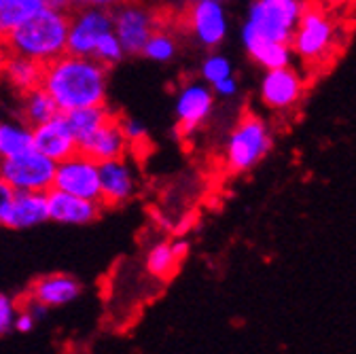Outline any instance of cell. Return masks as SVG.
<instances>
[{"label":"cell","instance_id":"6da1fadb","mask_svg":"<svg viewBox=\"0 0 356 354\" xmlns=\"http://www.w3.org/2000/svg\"><path fill=\"white\" fill-rule=\"evenodd\" d=\"M42 87L54 98L60 113L106 106L108 66L87 56L66 54L44 66Z\"/></svg>","mask_w":356,"mask_h":354},{"label":"cell","instance_id":"7a4b0ae2","mask_svg":"<svg viewBox=\"0 0 356 354\" xmlns=\"http://www.w3.org/2000/svg\"><path fill=\"white\" fill-rule=\"evenodd\" d=\"M335 19L337 17L323 5V0L305 3L291 47L309 70L321 72L337 60L341 28Z\"/></svg>","mask_w":356,"mask_h":354},{"label":"cell","instance_id":"3957f363","mask_svg":"<svg viewBox=\"0 0 356 354\" xmlns=\"http://www.w3.org/2000/svg\"><path fill=\"white\" fill-rule=\"evenodd\" d=\"M70 13L42 9L19 26L5 42L9 54H17L40 64H51L68 54Z\"/></svg>","mask_w":356,"mask_h":354},{"label":"cell","instance_id":"277c9868","mask_svg":"<svg viewBox=\"0 0 356 354\" xmlns=\"http://www.w3.org/2000/svg\"><path fill=\"white\" fill-rule=\"evenodd\" d=\"M267 149H270V134H267L263 119L257 113L244 108L227 140L225 172L232 176H238L250 170L254 163L263 159Z\"/></svg>","mask_w":356,"mask_h":354},{"label":"cell","instance_id":"5b68a950","mask_svg":"<svg viewBox=\"0 0 356 354\" xmlns=\"http://www.w3.org/2000/svg\"><path fill=\"white\" fill-rule=\"evenodd\" d=\"M303 7V0H257L244 28V38L259 36L291 45Z\"/></svg>","mask_w":356,"mask_h":354},{"label":"cell","instance_id":"8992f818","mask_svg":"<svg viewBox=\"0 0 356 354\" xmlns=\"http://www.w3.org/2000/svg\"><path fill=\"white\" fill-rule=\"evenodd\" d=\"M115 22V34L119 36L125 54H143L147 42L157 30H168V22L174 24V19H168V13L161 11H149L140 7L136 0H127L113 13Z\"/></svg>","mask_w":356,"mask_h":354},{"label":"cell","instance_id":"52a82bcc","mask_svg":"<svg viewBox=\"0 0 356 354\" xmlns=\"http://www.w3.org/2000/svg\"><path fill=\"white\" fill-rule=\"evenodd\" d=\"M58 161L32 149L17 157L0 159V176L13 191H38L49 193L54 189Z\"/></svg>","mask_w":356,"mask_h":354},{"label":"cell","instance_id":"ba28073f","mask_svg":"<svg viewBox=\"0 0 356 354\" xmlns=\"http://www.w3.org/2000/svg\"><path fill=\"white\" fill-rule=\"evenodd\" d=\"M54 189L102 202V181H100V163L81 151L70 155L64 161H58Z\"/></svg>","mask_w":356,"mask_h":354},{"label":"cell","instance_id":"9c48e42d","mask_svg":"<svg viewBox=\"0 0 356 354\" xmlns=\"http://www.w3.org/2000/svg\"><path fill=\"white\" fill-rule=\"evenodd\" d=\"M113 30L115 22L108 9H76L70 13L68 54L92 58L100 38Z\"/></svg>","mask_w":356,"mask_h":354},{"label":"cell","instance_id":"30bf717a","mask_svg":"<svg viewBox=\"0 0 356 354\" xmlns=\"http://www.w3.org/2000/svg\"><path fill=\"white\" fill-rule=\"evenodd\" d=\"M129 140L123 127V119L113 113L102 127H98L92 136L79 145V151L87 157H92L98 163L113 161V159H125L129 151Z\"/></svg>","mask_w":356,"mask_h":354},{"label":"cell","instance_id":"8fae6325","mask_svg":"<svg viewBox=\"0 0 356 354\" xmlns=\"http://www.w3.org/2000/svg\"><path fill=\"white\" fill-rule=\"evenodd\" d=\"M34 149L51 157L54 161H64L79 153V143L64 113H58L40 125H34Z\"/></svg>","mask_w":356,"mask_h":354},{"label":"cell","instance_id":"7c38bea8","mask_svg":"<svg viewBox=\"0 0 356 354\" xmlns=\"http://www.w3.org/2000/svg\"><path fill=\"white\" fill-rule=\"evenodd\" d=\"M49 218V198L47 193L38 191H15L11 198V204L5 214L3 227L7 230H32L42 223H47Z\"/></svg>","mask_w":356,"mask_h":354},{"label":"cell","instance_id":"4fadbf2b","mask_svg":"<svg viewBox=\"0 0 356 354\" xmlns=\"http://www.w3.org/2000/svg\"><path fill=\"white\" fill-rule=\"evenodd\" d=\"M185 30L193 32L206 47H216L225 36V13L218 3H200L189 5V9L178 17Z\"/></svg>","mask_w":356,"mask_h":354},{"label":"cell","instance_id":"5bb4252c","mask_svg":"<svg viewBox=\"0 0 356 354\" xmlns=\"http://www.w3.org/2000/svg\"><path fill=\"white\" fill-rule=\"evenodd\" d=\"M301 96H303V81L289 66L270 70L265 74L261 85V98L265 106H270L274 111H286L295 106Z\"/></svg>","mask_w":356,"mask_h":354},{"label":"cell","instance_id":"9a60e30c","mask_svg":"<svg viewBox=\"0 0 356 354\" xmlns=\"http://www.w3.org/2000/svg\"><path fill=\"white\" fill-rule=\"evenodd\" d=\"M49 198V218L62 225H87L96 220L102 212V202L85 200L60 189H51Z\"/></svg>","mask_w":356,"mask_h":354},{"label":"cell","instance_id":"2e32d148","mask_svg":"<svg viewBox=\"0 0 356 354\" xmlns=\"http://www.w3.org/2000/svg\"><path fill=\"white\" fill-rule=\"evenodd\" d=\"M212 108V94L202 85H191L178 98V121H176V136L189 138L193 131L202 125Z\"/></svg>","mask_w":356,"mask_h":354},{"label":"cell","instance_id":"e0dca14e","mask_svg":"<svg viewBox=\"0 0 356 354\" xmlns=\"http://www.w3.org/2000/svg\"><path fill=\"white\" fill-rule=\"evenodd\" d=\"M81 291H83V287L74 276L56 272V274H44V276L36 278L30 284L28 297L44 303L47 307H60V305L72 303L81 295Z\"/></svg>","mask_w":356,"mask_h":354},{"label":"cell","instance_id":"ac0fdd59","mask_svg":"<svg viewBox=\"0 0 356 354\" xmlns=\"http://www.w3.org/2000/svg\"><path fill=\"white\" fill-rule=\"evenodd\" d=\"M100 181H102L104 206H121L136 191L131 170L125 163V159H113L100 163Z\"/></svg>","mask_w":356,"mask_h":354},{"label":"cell","instance_id":"d6986e66","mask_svg":"<svg viewBox=\"0 0 356 354\" xmlns=\"http://www.w3.org/2000/svg\"><path fill=\"white\" fill-rule=\"evenodd\" d=\"M42 77H44V64L24 58V56H17V54L7 56L3 81H7V85L17 96L28 94V92L36 90V87H40Z\"/></svg>","mask_w":356,"mask_h":354},{"label":"cell","instance_id":"ffe728a7","mask_svg":"<svg viewBox=\"0 0 356 354\" xmlns=\"http://www.w3.org/2000/svg\"><path fill=\"white\" fill-rule=\"evenodd\" d=\"M34 149V127L22 117L17 121H0V159L17 157Z\"/></svg>","mask_w":356,"mask_h":354},{"label":"cell","instance_id":"44dd1931","mask_svg":"<svg viewBox=\"0 0 356 354\" xmlns=\"http://www.w3.org/2000/svg\"><path fill=\"white\" fill-rule=\"evenodd\" d=\"M42 9V0H0V42H7L19 26Z\"/></svg>","mask_w":356,"mask_h":354},{"label":"cell","instance_id":"7402d4cb","mask_svg":"<svg viewBox=\"0 0 356 354\" xmlns=\"http://www.w3.org/2000/svg\"><path fill=\"white\" fill-rule=\"evenodd\" d=\"M58 113H60L58 104L54 102V98L47 94V90H44L42 85L36 87V90H32V92H28V94L19 96V115L32 127L49 121Z\"/></svg>","mask_w":356,"mask_h":354},{"label":"cell","instance_id":"603a6c76","mask_svg":"<svg viewBox=\"0 0 356 354\" xmlns=\"http://www.w3.org/2000/svg\"><path fill=\"white\" fill-rule=\"evenodd\" d=\"M246 47L250 58L261 64L267 70H276L282 66H289V54H291V45H284V42H276V40H267V38H259V36H248Z\"/></svg>","mask_w":356,"mask_h":354},{"label":"cell","instance_id":"cb8c5ba5","mask_svg":"<svg viewBox=\"0 0 356 354\" xmlns=\"http://www.w3.org/2000/svg\"><path fill=\"white\" fill-rule=\"evenodd\" d=\"M64 115L76 143L81 145L83 140L92 136L98 127L104 125V121L113 115V111H108V106H89V108H79V111H70Z\"/></svg>","mask_w":356,"mask_h":354},{"label":"cell","instance_id":"d4e9b609","mask_svg":"<svg viewBox=\"0 0 356 354\" xmlns=\"http://www.w3.org/2000/svg\"><path fill=\"white\" fill-rule=\"evenodd\" d=\"M178 263H181V259L176 257L174 252V246L172 242H161L157 246H153L149 252H147V272L153 276V278H159V280H170L178 268Z\"/></svg>","mask_w":356,"mask_h":354},{"label":"cell","instance_id":"484cf974","mask_svg":"<svg viewBox=\"0 0 356 354\" xmlns=\"http://www.w3.org/2000/svg\"><path fill=\"white\" fill-rule=\"evenodd\" d=\"M123 54H125V49H123V45H121V40H119V36L115 34V30L113 32H108V34H104L102 38H100V42L96 45V51H94V60H98V62H102L104 66H113V64H117L121 58H123Z\"/></svg>","mask_w":356,"mask_h":354},{"label":"cell","instance_id":"4316f807","mask_svg":"<svg viewBox=\"0 0 356 354\" xmlns=\"http://www.w3.org/2000/svg\"><path fill=\"white\" fill-rule=\"evenodd\" d=\"M174 51H176V45H174V38L168 34V30H157L147 42L143 56L157 60V62H165L174 56Z\"/></svg>","mask_w":356,"mask_h":354},{"label":"cell","instance_id":"83f0119b","mask_svg":"<svg viewBox=\"0 0 356 354\" xmlns=\"http://www.w3.org/2000/svg\"><path fill=\"white\" fill-rule=\"evenodd\" d=\"M17 314H19L17 303L9 295L0 293V337L9 335L11 331H15V319H17Z\"/></svg>","mask_w":356,"mask_h":354},{"label":"cell","instance_id":"f1b7e54d","mask_svg":"<svg viewBox=\"0 0 356 354\" xmlns=\"http://www.w3.org/2000/svg\"><path fill=\"white\" fill-rule=\"evenodd\" d=\"M229 74H232V68H229V62H227L225 58L212 56V58L206 60V64H204V77H206L212 85H216V83L222 81V79H227Z\"/></svg>","mask_w":356,"mask_h":354},{"label":"cell","instance_id":"f546056e","mask_svg":"<svg viewBox=\"0 0 356 354\" xmlns=\"http://www.w3.org/2000/svg\"><path fill=\"white\" fill-rule=\"evenodd\" d=\"M76 9H113V7H121L127 0H72Z\"/></svg>","mask_w":356,"mask_h":354},{"label":"cell","instance_id":"4dcf8cb0","mask_svg":"<svg viewBox=\"0 0 356 354\" xmlns=\"http://www.w3.org/2000/svg\"><path fill=\"white\" fill-rule=\"evenodd\" d=\"M13 189L9 187V183L0 176V227L5 223V214H7V208L11 204V198H13Z\"/></svg>","mask_w":356,"mask_h":354},{"label":"cell","instance_id":"1f68e13d","mask_svg":"<svg viewBox=\"0 0 356 354\" xmlns=\"http://www.w3.org/2000/svg\"><path fill=\"white\" fill-rule=\"evenodd\" d=\"M24 309H28V312L36 319V323H40V321H44V319L49 316V309H51V307H47L44 303H40V301H36V299L28 297V299H26Z\"/></svg>","mask_w":356,"mask_h":354},{"label":"cell","instance_id":"d6a6232c","mask_svg":"<svg viewBox=\"0 0 356 354\" xmlns=\"http://www.w3.org/2000/svg\"><path fill=\"white\" fill-rule=\"evenodd\" d=\"M36 319L28 312V309H19V314L15 319V331L17 333H30L36 327Z\"/></svg>","mask_w":356,"mask_h":354},{"label":"cell","instance_id":"836d02e7","mask_svg":"<svg viewBox=\"0 0 356 354\" xmlns=\"http://www.w3.org/2000/svg\"><path fill=\"white\" fill-rule=\"evenodd\" d=\"M44 9H56V11H66L70 13V9L74 7L72 0H42Z\"/></svg>","mask_w":356,"mask_h":354},{"label":"cell","instance_id":"e575fe53","mask_svg":"<svg viewBox=\"0 0 356 354\" xmlns=\"http://www.w3.org/2000/svg\"><path fill=\"white\" fill-rule=\"evenodd\" d=\"M214 90H216L218 94H225V96H229V94H234V92H236V81H234L232 77H227V79L218 81V83L214 85Z\"/></svg>","mask_w":356,"mask_h":354},{"label":"cell","instance_id":"d590c367","mask_svg":"<svg viewBox=\"0 0 356 354\" xmlns=\"http://www.w3.org/2000/svg\"><path fill=\"white\" fill-rule=\"evenodd\" d=\"M172 246H174V252H176V257L181 259V261L187 257V252H189V246H187V242H183V240H176V242H172Z\"/></svg>","mask_w":356,"mask_h":354},{"label":"cell","instance_id":"8d00e7d4","mask_svg":"<svg viewBox=\"0 0 356 354\" xmlns=\"http://www.w3.org/2000/svg\"><path fill=\"white\" fill-rule=\"evenodd\" d=\"M9 49L5 42H0V81H3V72H5V62H7Z\"/></svg>","mask_w":356,"mask_h":354},{"label":"cell","instance_id":"74e56055","mask_svg":"<svg viewBox=\"0 0 356 354\" xmlns=\"http://www.w3.org/2000/svg\"><path fill=\"white\" fill-rule=\"evenodd\" d=\"M200 3H222V0H189V5H200Z\"/></svg>","mask_w":356,"mask_h":354}]
</instances>
